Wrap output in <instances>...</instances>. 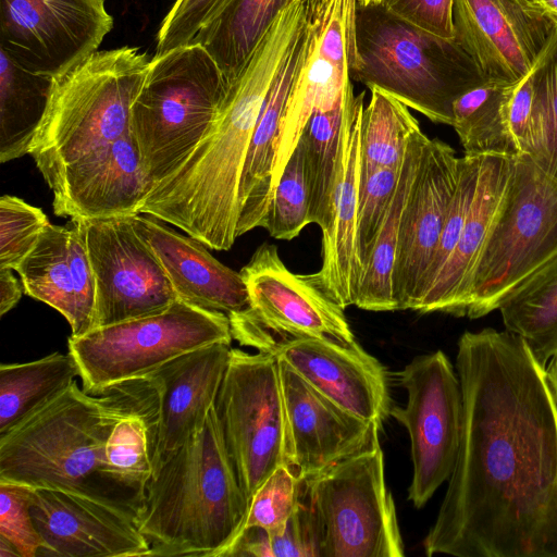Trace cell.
<instances>
[{
    "instance_id": "41",
    "label": "cell",
    "mask_w": 557,
    "mask_h": 557,
    "mask_svg": "<svg viewBox=\"0 0 557 557\" xmlns=\"http://www.w3.org/2000/svg\"><path fill=\"white\" fill-rule=\"evenodd\" d=\"M302 484L286 466L276 468L252 495L242 531L258 527L270 534L282 532L299 506Z\"/></svg>"
},
{
    "instance_id": "40",
    "label": "cell",
    "mask_w": 557,
    "mask_h": 557,
    "mask_svg": "<svg viewBox=\"0 0 557 557\" xmlns=\"http://www.w3.org/2000/svg\"><path fill=\"white\" fill-rule=\"evenodd\" d=\"M480 164L481 154H463L460 157L459 180L450 202L442 234L430 265L420 283L410 310L414 308L423 294L435 282L459 242L465 222L474 198L480 173Z\"/></svg>"
},
{
    "instance_id": "17",
    "label": "cell",
    "mask_w": 557,
    "mask_h": 557,
    "mask_svg": "<svg viewBox=\"0 0 557 557\" xmlns=\"http://www.w3.org/2000/svg\"><path fill=\"white\" fill-rule=\"evenodd\" d=\"M453 22L485 76L506 84L533 71L556 29L521 0H454Z\"/></svg>"
},
{
    "instance_id": "30",
    "label": "cell",
    "mask_w": 557,
    "mask_h": 557,
    "mask_svg": "<svg viewBox=\"0 0 557 557\" xmlns=\"http://www.w3.org/2000/svg\"><path fill=\"white\" fill-rule=\"evenodd\" d=\"M429 137L417 132L409 140L396 191L379 232L360 282L355 306L368 311H396L393 274L398 252L403 212L414 183Z\"/></svg>"
},
{
    "instance_id": "39",
    "label": "cell",
    "mask_w": 557,
    "mask_h": 557,
    "mask_svg": "<svg viewBox=\"0 0 557 557\" xmlns=\"http://www.w3.org/2000/svg\"><path fill=\"white\" fill-rule=\"evenodd\" d=\"M310 224L302 148L298 143L274 188L265 230L275 239L292 240Z\"/></svg>"
},
{
    "instance_id": "33",
    "label": "cell",
    "mask_w": 557,
    "mask_h": 557,
    "mask_svg": "<svg viewBox=\"0 0 557 557\" xmlns=\"http://www.w3.org/2000/svg\"><path fill=\"white\" fill-rule=\"evenodd\" d=\"M506 331L521 337L546 368L557 357V255L498 307Z\"/></svg>"
},
{
    "instance_id": "2",
    "label": "cell",
    "mask_w": 557,
    "mask_h": 557,
    "mask_svg": "<svg viewBox=\"0 0 557 557\" xmlns=\"http://www.w3.org/2000/svg\"><path fill=\"white\" fill-rule=\"evenodd\" d=\"M313 0H293L267 30L231 84L210 129L183 163L154 184L138 213L173 224L214 250L237 237L239 184L267 96L297 39Z\"/></svg>"
},
{
    "instance_id": "47",
    "label": "cell",
    "mask_w": 557,
    "mask_h": 557,
    "mask_svg": "<svg viewBox=\"0 0 557 557\" xmlns=\"http://www.w3.org/2000/svg\"><path fill=\"white\" fill-rule=\"evenodd\" d=\"M533 98L532 71L519 82L511 84L504 99L505 123L518 156H527L529 151Z\"/></svg>"
},
{
    "instance_id": "12",
    "label": "cell",
    "mask_w": 557,
    "mask_h": 557,
    "mask_svg": "<svg viewBox=\"0 0 557 557\" xmlns=\"http://www.w3.org/2000/svg\"><path fill=\"white\" fill-rule=\"evenodd\" d=\"M304 482L323 525V557L405 555L380 441Z\"/></svg>"
},
{
    "instance_id": "22",
    "label": "cell",
    "mask_w": 557,
    "mask_h": 557,
    "mask_svg": "<svg viewBox=\"0 0 557 557\" xmlns=\"http://www.w3.org/2000/svg\"><path fill=\"white\" fill-rule=\"evenodd\" d=\"M151 187L129 132L64 170L53 209L71 220L134 215Z\"/></svg>"
},
{
    "instance_id": "28",
    "label": "cell",
    "mask_w": 557,
    "mask_h": 557,
    "mask_svg": "<svg viewBox=\"0 0 557 557\" xmlns=\"http://www.w3.org/2000/svg\"><path fill=\"white\" fill-rule=\"evenodd\" d=\"M363 100L364 91L357 96L332 225L322 234V265L319 271L308 274L344 309L356 304L362 277L357 253V205L360 182L359 125Z\"/></svg>"
},
{
    "instance_id": "4",
    "label": "cell",
    "mask_w": 557,
    "mask_h": 557,
    "mask_svg": "<svg viewBox=\"0 0 557 557\" xmlns=\"http://www.w3.org/2000/svg\"><path fill=\"white\" fill-rule=\"evenodd\" d=\"M248 506L213 407L201 431L152 473L137 523L150 556L222 557Z\"/></svg>"
},
{
    "instance_id": "43",
    "label": "cell",
    "mask_w": 557,
    "mask_h": 557,
    "mask_svg": "<svg viewBox=\"0 0 557 557\" xmlns=\"http://www.w3.org/2000/svg\"><path fill=\"white\" fill-rule=\"evenodd\" d=\"M50 224L44 211L15 196L0 198V268L15 270Z\"/></svg>"
},
{
    "instance_id": "45",
    "label": "cell",
    "mask_w": 557,
    "mask_h": 557,
    "mask_svg": "<svg viewBox=\"0 0 557 557\" xmlns=\"http://www.w3.org/2000/svg\"><path fill=\"white\" fill-rule=\"evenodd\" d=\"M227 0H175L157 35L156 53L190 44Z\"/></svg>"
},
{
    "instance_id": "52",
    "label": "cell",
    "mask_w": 557,
    "mask_h": 557,
    "mask_svg": "<svg viewBox=\"0 0 557 557\" xmlns=\"http://www.w3.org/2000/svg\"><path fill=\"white\" fill-rule=\"evenodd\" d=\"M360 5L382 4L383 0H356Z\"/></svg>"
},
{
    "instance_id": "26",
    "label": "cell",
    "mask_w": 557,
    "mask_h": 557,
    "mask_svg": "<svg viewBox=\"0 0 557 557\" xmlns=\"http://www.w3.org/2000/svg\"><path fill=\"white\" fill-rule=\"evenodd\" d=\"M512 158L481 154L478 185L459 242L413 311L466 317L472 273L504 198Z\"/></svg>"
},
{
    "instance_id": "35",
    "label": "cell",
    "mask_w": 557,
    "mask_h": 557,
    "mask_svg": "<svg viewBox=\"0 0 557 557\" xmlns=\"http://www.w3.org/2000/svg\"><path fill=\"white\" fill-rule=\"evenodd\" d=\"M419 131L407 106L372 89L359 125L360 182L379 169L399 168L410 138Z\"/></svg>"
},
{
    "instance_id": "21",
    "label": "cell",
    "mask_w": 557,
    "mask_h": 557,
    "mask_svg": "<svg viewBox=\"0 0 557 557\" xmlns=\"http://www.w3.org/2000/svg\"><path fill=\"white\" fill-rule=\"evenodd\" d=\"M273 354L332 401L382 426L392 408L384 366L357 342L319 338L286 343Z\"/></svg>"
},
{
    "instance_id": "37",
    "label": "cell",
    "mask_w": 557,
    "mask_h": 557,
    "mask_svg": "<svg viewBox=\"0 0 557 557\" xmlns=\"http://www.w3.org/2000/svg\"><path fill=\"white\" fill-rule=\"evenodd\" d=\"M324 530L302 484L299 506L284 530L270 534L251 527L243 530L222 557H323Z\"/></svg>"
},
{
    "instance_id": "14",
    "label": "cell",
    "mask_w": 557,
    "mask_h": 557,
    "mask_svg": "<svg viewBox=\"0 0 557 557\" xmlns=\"http://www.w3.org/2000/svg\"><path fill=\"white\" fill-rule=\"evenodd\" d=\"M113 23L104 0H0V49L57 78L96 52Z\"/></svg>"
},
{
    "instance_id": "24",
    "label": "cell",
    "mask_w": 557,
    "mask_h": 557,
    "mask_svg": "<svg viewBox=\"0 0 557 557\" xmlns=\"http://www.w3.org/2000/svg\"><path fill=\"white\" fill-rule=\"evenodd\" d=\"M231 343L184 354L151 373L160 393L153 472L205 426L227 370Z\"/></svg>"
},
{
    "instance_id": "10",
    "label": "cell",
    "mask_w": 557,
    "mask_h": 557,
    "mask_svg": "<svg viewBox=\"0 0 557 557\" xmlns=\"http://www.w3.org/2000/svg\"><path fill=\"white\" fill-rule=\"evenodd\" d=\"M214 411L242 490L250 502L293 448L277 357L232 348Z\"/></svg>"
},
{
    "instance_id": "48",
    "label": "cell",
    "mask_w": 557,
    "mask_h": 557,
    "mask_svg": "<svg viewBox=\"0 0 557 557\" xmlns=\"http://www.w3.org/2000/svg\"><path fill=\"white\" fill-rule=\"evenodd\" d=\"M24 292L12 269L0 268V315H4L20 301Z\"/></svg>"
},
{
    "instance_id": "5",
    "label": "cell",
    "mask_w": 557,
    "mask_h": 557,
    "mask_svg": "<svg viewBox=\"0 0 557 557\" xmlns=\"http://www.w3.org/2000/svg\"><path fill=\"white\" fill-rule=\"evenodd\" d=\"M349 74L370 90L379 89L430 121L450 126L455 100L488 79L456 37L421 30L383 4L358 3Z\"/></svg>"
},
{
    "instance_id": "32",
    "label": "cell",
    "mask_w": 557,
    "mask_h": 557,
    "mask_svg": "<svg viewBox=\"0 0 557 557\" xmlns=\"http://www.w3.org/2000/svg\"><path fill=\"white\" fill-rule=\"evenodd\" d=\"M0 161L29 153L50 100L53 78L32 73L0 49Z\"/></svg>"
},
{
    "instance_id": "9",
    "label": "cell",
    "mask_w": 557,
    "mask_h": 557,
    "mask_svg": "<svg viewBox=\"0 0 557 557\" xmlns=\"http://www.w3.org/2000/svg\"><path fill=\"white\" fill-rule=\"evenodd\" d=\"M233 336L228 315L177 298L168 309L71 336L83 388L99 393L149 376L166 362Z\"/></svg>"
},
{
    "instance_id": "7",
    "label": "cell",
    "mask_w": 557,
    "mask_h": 557,
    "mask_svg": "<svg viewBox=\"0 0 557 557\" xmlns=\"http://www.w3.org/2000/svg\"><path fill=\"white\" fill-rule=\"evenodd\" d=\"M232 83L198 42L154 54L132 104L129 132L152 186L190 154Z\"/></svg>"
},
{
    "instance_id": "18",
    "label": "cell",
    "mask_w": 557,
    "mask_h": 557,
    "mask_svg": "<svg viewBox=\"0 0 557 557\" xmlns=\"http://www.w3.org/2000/svg\"><path fill=\"white\" fill-rule=\"evenodd\" d=\"M30 511L45 547L39 556L143 557L151 547L137 520L75 493L35 488Z\"/></svg>"
},
{
    "instance_id": "44",
    "label": "cell",
    "mask_w": 557,
    "mask_h": 557,
    "mask_svg": "<svg viewBox=\"0 0 557 557\" xmlns=\"http://www.w3.org/2000/svg\"><path fill=\"white\" fill-rule=\"evenodd\" d=\"M34 490L0 480V536L8 540L21 557L39 556L45 547L30 511Z\"/></svg>"
},
{
    "instance_id": "49",
    "label": "cell",
    "mask_w": 557,
    "mask_h": 557,
    "mask_svg": "<svg viewBox=\"0 0 557 557\" xmlns=\"http://www.w3.org/2000/svg\"><path fill=\"white\" fill-rule=\"evenodd\" d=\"M522 3L549 21L557 28V0H521Z\"/></svg>"
},
{
    "instance_id": "51",
    "label": "cell",
    "mask_w": 557,
    "mask_h": 557,
    "mask_svg": "<svg viewBox=\"0 0 557 557\" xmlns=\"http://www.w3.org/2000/svg\"><path fill=\"white\" fill-rule=\"evenodd\" d=\"M0 557H21V555L8 540L0 536Z\"/></svg>"
},
{
    "instance_id": "29",
    "label": "cell",
    "mask_w": 557,
    "mask_h": 557,
    "mask_svg": "<svg viewBox=\"0 0 557 557\" xmlns=\"http://www.w3.org/2000/svg\"><path fill=\"white\" fill-rule=\"evenodd\" d=\"M356 106L357 96L336 110L313 113L299 139L309 198V219L310 223L321 228L322 234L332 225Z\"/></svg>"
},
{
    "instance_id": "27",
    "label": "cell",
    "mask_w": 557,
    "mask_h": 557,
    "mask_svg": "<svg viewBox=\"0 0 557 557\" xmlns=\"http://www.w3.org/2000/svg\"><path fill=\"white\" fill-rule=\"evenodd\" d=\"M312 36L308 18L259 114L239 184L237 237L256 227L265 228L273 198L272 181L281 122L290 88L309 53Z\"/></svg>"
},
{
    "instance_id": "31",
    "label": "cell",
    "mask_w": 557,
    "mask_h": 557,
    "mask_svg": "<svg viewBox=\"0 0 557 557\" xmlns=\"http://www.w3.org/2000/svg\"><path fill=\"white\" fill-rule=\"evenodd\" d=\"M293 0H227L191 42L202 45L233 83L277 14Z\"/></svg>"
},
{
    "instance_id": "1",
    "label": "cell",
    "mask_w": 557,
    "mask_h": 557,
    "mask_svg": "<svg viewBox=\"0 0 557 557\" xmlns=\"http://www.w3.org/2000/svg\"><path fill=\"white\" fill-rule=\"evenodd\" d=\"M457 348L461 438L424 553L557 557V399L546 368L508 331H466Z\"/></svg>"
},
{
    "instance_id": "11",
    "label": "cell",
    "mask_w": 557,
    "mask_h": 557,
    "mask_svg": "<svg viewBox=\"0 0 557 557\" xmlns=\"http://www.w3.org/2000/svg\"><path fill=\"white\" fill-rule=\"evenodd\" d=\"M240 273L250 305L228 315L232 336L240 345L273 354L280 346L301 338L356 342L345 309L308 274L289 271L275 245H260Z\"/></svg>"
},
{
    "instance_id": "38",
    "label": "cell",
    "mask_w": 557,
    "mask_h": 557,
    "mask_svg": "<svg viewBox=\"0 0 557 557\" xmlns=\"http://www.w3.org/2000/svg\"><path fill=\"white\" fill-rule=\"evenodd\" d=\"M528 157L557 180V28L533 70Z\"/></svg>"
},
{
    "instance_id": "20",
    "label": "cell",
    "mask_w": 557,
    "mask_h": 557,
    "mask_svg": "<svg viewBox=\"0 0 557 557\" xmlns=\"http://www.w3.org/2000/svg\"><path fill=\"white\" fill-rule=\"evenodd\" d=\"M278 361L293 448L292 472L299 480L314 476L380 441V425L345 410Z\"/></svg>"
},
{
    "instance_id": "19",
    "label": "cell",
    "mask_w": 557,
    "mask_h": 557,
    "mask_svg": "<svg viewBox=\"0 0 557 557\" xmlns=\"http://www.w3.org/2000/svg\"><path fill=\"white\" fill-rule=\"evenodd\" d=\"M460 157L445 141L429 138L407 199L393 274L398 310H410L437 247L459 180Z\"/></svg>"
},
{
    "instance_id": "42",
    "label": "cell",
    "mask_w": 557,
    "mask_h": 557,
    "mask_svg": "<svg viewBox=\"0 0 557 557\" xmlns=\"http://www.w3.org/2000/svg\"><path fill=\"white\" fill-rule=\"evenodd\" d=\"M400 170L401 165L382 168L359 182L357 253L362 274L396 191Z\"/></svg>"
},
{
    "instance_id": "3",
    "label": "cell",
    "mask_w": 557,
    "mask_h": 557,
    "mask_svg": "<svg viewBox=\"0 0 557 557\" xmlns=\"http://www.w3.org/2000/svg\"><path fill=\"white\" fill-rule=\"evenodd\" d=\"M160 400L151 376L88 393L64 392L0 435V480L75 493L140 515L145 494L108 465L106 443L116 422Z\"/></svg>"
},
{
    "instance_id": "50",
    "label": "cell",
    "mask_w": 557,
    "mask_h": 557,
    "mask_svg": "<svg viewBox=\"0 0 557 557\" xmlns=\"http://www.w3.org/2000/svg\"><path fill=\"white\" fill-rule=\"evenodd\" d=\"M546 374L552 389L557 399V357L552 359L546 366Z\"/></svg>"
},
{
    "instance_id": "34",
    "label": "cell",
    "mask_w": 557,
    "mask_h": 557,
    "mask_svg": "<svg viewBox=\"0 0 557 557\" xmlns=\"http://www.w3.org/2000/svg\"><path fill=\"white\" fill-rule=\"evenodd\" d=\"M79 376L74 356L53 352L24 363L0 367V435L64 392Z\"/></svg>"
},
{
    "instance_id": "6",
    "label": "cell",
    "mask_w": 557,
    "mask_h": 557,
    "mask_svg": "<svg viewBox=\"0 0 557 557\" xmlns=\"http://www.w3.org/2000/svg\"><path fill=\"white\" fill-rule=\"evenodd\" d=\"M151 58L138 47L97 50L53 78L29 154L52 189L70 165L129 133Z\"/></svg>"
},
{
    "instance_id": "36",
    "label": "cell",
    "mask_w": 557,
    "mask_h": 557,
    "mask_svg": "<svg viewBox=\"0 0 557 557\" xmlns=\"http://www.w3.org/2000/svg\"><path fill=\"white\" fill-rule=\"evenodd\" d=\"M510 85L487 79L455 100L451 126L465 154L518 156L504 116V99Z\"/></svg>"
},
{
    "instance_id": "15",
    "label": "cell",
    "mask_w": 557,
    "mask_h": 557,
    "mask_svg": "<svg viewBox=\"0 0 557 557\" xmlns=\"http://www.w3.org/2000/svg\"><path fill=\"white\" fill-rule=\"evenodd\" d=\"M77 221L96 282L95 327L159 313L178 298L132 215Z\"/></svg>"
},
{
    "instance_id": "16",
    "label": "cell",
    "mask_w": 557,
    "mask_h": 557,
    "mask_svg": "<svg viewBox=\"0 0 557 557\" xmlns=\"http://www.w3.org/2000/svg\"><path fill=\"white\" fill-rule=\"evenodd\" d=\"M348 0H313L309 22L312 44L284 109L273 171V190L309 119L355 98L349 74Z\"/></svg>"
},
{
    "instance_id": "46",
    "label": "cell",
    "mask_w": 557,
    "mask_h": 557,
    "mask_svg": "<svg viewBox=\"0 0 557 557\" xmlns=\"http://www.w3.org/2000/svg\"><path fill=\"white\" fill-rule=\"evenodd\" d=\"M382 4L391 14L421 30L455 38L454 0H383Z\"/></svg>"
},
{
    "instance_id": "13",
    "label": "cell",
    "mask_w": 557,
    "mask_h": 557,
    "mask_svg": "<svg viewBox=\"0 0 557 557\" xmlns=\"http://www.w3.org/2000/svg\"><path fill=\"white\" fill-rule=\"evenodd\" d=\"M407 391L389 416L408 432L413 473L408 499L422 508L448 481L458 455L463 401L457 371L442 350L414 357L397 373Z\"/></svg>"
},
{
    "instance_id": "25",
    "label": "cell",
    "mask_w": 557,
    "mask_h": 557,
    "mask_svg": "<svg viewBox=\"0 0 557 557\" xmlns=\"http://www.w3.org/2000/svg\"><path fill=\"white\" fill-rule=\"evenodd\" d=\"M132 221L159 259L178 298L227 315L249 307L242 273L221 263L200 240L176 232L151 214L137 213Z\"/></svg>"
},
{
    "instance_id": "8",
    "label": "cell",
    "mask_w": 557,
    "mask_h": 557,
    "mask_svg": "<svg viewBox=\"0 0 557 557\" xmlns=\"http://www.w3.org/2000/svg\"><path fill=\"white\" fill-rule=\"evenodd\" d=\"M557 255V180L528 156L512 158L508 185L474 267L466 317L498 309Z\"/></svg>"
},
{
    "instance_id": "23",
    "label": "cell",
    "mask_w": 557,
    "mask_h": 557,
    "mask_svg": "<svg viewBox=\"0 0 557 557\" xmlns=\"http://www.w3.org/2000/svg\"><path fill=\"white\" fill-rule=\"evenodd\" d=\"M24 293L59 311L81 336L95 327L96 282L84 230L49 224L14 270Z\"/></svg>"
}]
</instances>
